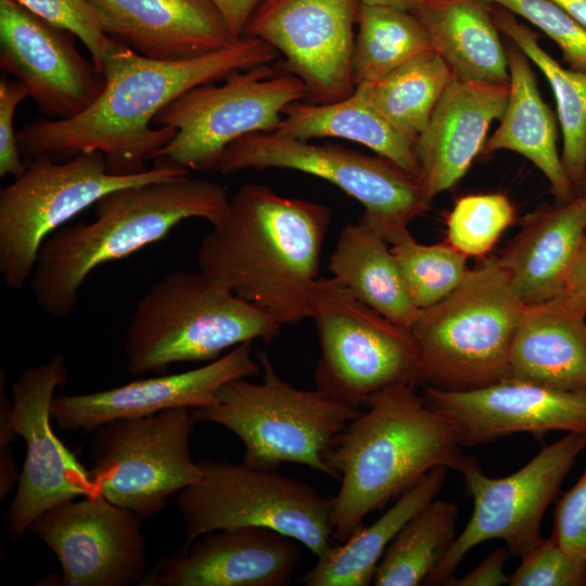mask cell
<instances>
[{
  "label": "cell",
  "instance_id": "obj_1",
  "mask_svg": "<svg viewBox=\"0 0 586 586\" xmlns=\"http://www.w3.org/2000/svg\"><path fill=\"white\" fill-rule=\"evenodd\" d=\"M279 53L267 42L242 37L235 44L201 56L164 61L139 54L114 39L102 72L105 86L98 99L67 119H40L17 132L22 156L72 157L104 154L109 170L130 175L168 144L176 129L151 127L170 102L188 90L222 80L229 74L272 64Z\"/></svg>",
  "mask_w": 586,
  "mask_h": 586
},
{
  "label": "cell",
  "instance_id": "obj_2",
  "mask_svg": "<svg viewBox=\"0 0 586 586\" xmlns=\"http://www.w3.org/2000/svg\"><path fill=\"white\" fill-rule=\"evenodd\" d=\"M331 221L322 204L246 183L229 199L198 254L199 270L259 307L281 327L309 318Z\"/></svg>",
  "mask_w": 586,
  "mask_h": 586
},
{
  "label": "cell",
  "instance_id": "obj_3",
  "mask_svg": "<svg viewBox=\"0 0 586 586\" xmlns=\"http://www.w3.org/2000/svg\"><path fill=\"white\" fill-rule=\"evenodd\" d=\"M417 386L399 383L372 395L330 448L327 464L340 481L330 498L336 544L429 471L441 466L455 470L463 456L448 422Z\"/></svg>",
  "mask_w": 586,
  "mask_h": 586
},
{
  "label": "cell",
  "instance_id": "obj_4",
  "mask_svg": "<svg viewBox=\"0 0 586 586\" xmlns=\"http://www.w3.org/2000/svg\"><path fill=\"white\" fill-rule=\"evenodd\" d=\"M229 198L219 184L189 175L114 190L95 203L94 219L63 226L42 243L28 281L36 304L61 319L99 266L164 239L188 218L219 221Z\"/></svg>",
  "mask_w": 586,
  "mask_h": 586
},
{
  "label": "cell",
  "instance_id": "obj_5",
  "mask_svg": "<svg viewBox=\"0 0 586 586\" xmlns=\"http://www.w3.org/2000/svg\"><path fill=\"white\" fill-rule=\"evenodd\" d=\"M281 326L254 304L199 271L176 270L139 300L124 355L133 375L163 373L177 362L213 361L232 347L273 341Z\"/></svg>",
  "mask_w": 586,
  "mask_h": 586
},
{
  "label": "cell",
  "instance_id": "obj_6",
  "mask_svg": "<svg viewBox=\"0 0 586 586\" xmlns=\"http://www.w3.org/2000/svg\"><path fill=\"white\" fill-rule=\"evenodd\" d=\"M523 306L498 257L481 258L455 291L420 309L410 329L421 383L470 391L511 379L510 353Z\"/></svg>",
  "mask_w": 586,
  "mask_h": 586
},
{
  "label": "cell",
  "instance_id": "obj_7",
  "mask_svg": "<svg viewBox=\"0 0 586 586\" xmlns=\"http://www.w3.org/2000/svg\"><path fill=\"white\" fill-rule=\"evenodd\" d=\"M260 382L239 378L222 385L214 403L193 409L196 421L232 432L244 446L243 462L278 471L296 463L332 477L327 455L361 409L285 382L265 352L257 356Z\"/></svg>",
  "mask_w": 586,
  "mask_h": 586
},
{
  "label": "cell",
  "instance_id": "obj_8",
  "mask_svg": "<svg viewBox=\"0 0 586 586\" xmlns=\"http://www.w3.org/2000/svg\"><path fill=\"white\" fill-rule=\"evenodd\" d=\"M54 160L29 161L24 173L0 191V273L11 290L28 283L46 239L105 194L189 175L166 160H156L152 168L137 174H113L100 152Z\"/></svg>",
  "mask_w": 586,
  "mask_h": 586
},
{
  "label": "cell",
  "instance_id": "obj_9",
  "mask_svg": "<svg viewBox=\"0 0 586 586\" xmlns=\"http://www.w3.org/2000/svg\"><path fill=\"white\" fill-rule=\"evenodd\" d=\"M201 479L177 494L187 549L206 533L243 526L286 535L316 558L332 546L330 499L310 485L243 461L200 460Z\"/></svg>",
  "mask_w": 586,
  "mask_h": 586
},
{
  "label": "cell",
  "instance_id": "obj_10",
  "mask_svg": "<svg viewBox=\"0 0 586 586\" xmlns=\"http://www.w3.org/2000/svg\"><path fill=\"white\" fill-rule=\"evenodd\" d=\"M309 318L320 344L314 373L317 391L361 409L388 386L422 384L411 333L361 303L334 278L318 279Z\"/></svg>",
  "mask_w": 586,
  "mask_h": 586
},
{
  "label": "cell",
  "instance_id": "obj_11",
  "mask_svg": "<svg viewBox=\"0 0 586 586\" xmlns=\"http://www.w3.org/2000/svg\"><path fill=\"white\" fill-rule=\"evenodd\" d=\"M290 169L324 179L364 206L361 222L390 244L431 205L420 181L379 155L339 144L313 143L275 132H253L232 142L215 171Z\"/></svg>",
  "mask_w": 586,
  "mask_h": 586
},
{
  "label": "cell",
  "instance_id": "obj_12",
  "mask_svg": "<svg viewBox=\"0 0 586 586\" xmlns=\"http://www.w3.org/2000/svg\"><path fill=\"white\" fill-rule=\"evenodd\" d=\"M272 64L233 72L220 86L194 87L165 106L156 126L176 129L174 139L152 160H166L187 170H215L225 150L253 132H273L283 109L307 101L305 84Z\"/></svg>",
  "mask_w": 586,
  "mask_h": 586
},
{
  "label": "cell",
  "instance_id": "obj_13",
  "mask_svg": "<svg viewBox=\"0 0 586 586\" xmlns=\"http://www.w3.org/2000/svg\"><path fill=\"white\" fill-rule=\"evenodd\" d=\"M196 422L191 409L174 408L95 428L89 470L99 494L141 518L160 513L203 474L190 449Z\"/></svg>",
  "mask_w": 586,
  "mask_h": 586
},
{
  "label": "cell",
  "instance_id": "obj_14",
  "mask_svg": "<svg viewBox=\"0 0 586 586\" xmlns=\"http://www.w3.org/2000/svg\"><path fill=\"white\" fill-rule=\"evenodd\" d=\"M585 448L586 436L565 433L504 477L486 475L474 458L463 455L455 470L473 499L472 515L425 585H446L466 555L491 539L502 540L510 556L522 559L530 553L543 539L547 507Z\"/></svg>",
  "mask_w": 586,
  "mask_h": 586
},
{
  "label": "cell",
  "instance_id": "obj_15",
  "mask_svg": "<svg viewBox=\"0 0 586 586\" xmlns=\"http://www.w3.org/2000/svg\"><path fill=\"white\" fill-rule=\"evenodd\" d=\"M68 379L64 355L26 368L11 385V420L26 445L17 488L8 510V531L17 539L46 510L78 497L99 495L90 470L54 433L51 405Z\"/></svg>",
  "mask_w": 586,
  "mask_h": 586
},
{
  "label": "cell",
  "instance_id": "obj_16",
  "mask_svg": "<svg viewBox=\"0 0 586 586\" xmlns=\"http://www.w3.org/2000/svg\"><path fill=\"white\" fill-rule=\"evenodd\" d=\"M360 0H262L243 37L260 39L305 84L307 101L328 103L355 90L352 56Z\"/></svg>",
  "mask_w": 586,
  "mask_h": 586
},
{
  "label": "cell",
  "instance_id": "obj_17",
  "mask_svg": "<svg viewBox=\"0 0 586 586\" xmlns=\"http://www.w3.org/2000/svg\"><path fill=\"white\" fill-rule=\"evenodd\" d=\"M142 519L99 494L46 510L27 532L58 558V585L141 586L148 573Z\"/></svg>",
  "mask_w": 586,
  "mask_h": 586
},
{
  "label": "cell",
  "instance_id": "obj_18",
  "mask_svg": "<svg viewBox=\"0 0 586 586\" xmlns=\"http://www.w3.org/2000/svg\"><path fill=\"white\" fill-rule=\"evenodd\" d=\"M75 37L17 0H0V67L55 119L72 118L87 110L105 86L104 74L80 54Z\"/></svg>",
  "mask_w": 586,
  "mask_h": 586
},
{
  "label": "cell",
  "instance_id": "obj_19",
  "mask_svg": "<svg viewBox=\"0 0 586 586\" xmlns=\"http://www.w3.org/2000/svg\"><path fill=\"white\" fill-rule=\"evenodd\" d=\"M425 402L450 425L460 446L514 433L536 437L551 431L586 436V394L508 379L470 391L425 385Z\"/></svg>",
  "mask_w": 586,
  "mask_h": 586
},
{
  "label": "cell",
  "instance_id": "obj_20",
  "mask_svg": "<svg viewBox=\"0 0 586 586\" xmlns=\"http://www.w3.org/2000/svg\"><path fill=\"white\" fill-rule=\"evenodd\" d=\"M252 351V342H245L192 370L137 380L93 393L55 396L51 405L52 421L62 430L93 431L113 420L207 406L215 402L217 392L226 383L262 372Z\"/></svg>",
  "mask_w": 586,
  "mask_h": 586
},
{
  "label": "cell",
  "instance_id": "obj_21",
  "mask_svg": "<svg viewBox=\"0 0 586 586\" xmlns=\"http://www.w3.org/2000/svg\"><path fill=\"white\" fill-rule=\"evenodd\" d=\"M296 543L265 527L213 531L162 559L141 586H284L302 559Z\"/></svg>",
  "mask_w": 586,
  "mask_h": 586
},
{
  "label": "cell",
  "instance_id": "obj_22",
  "mask_svg": "<svg viewBox=\"0 0 586 586\" xmlns=\"http://www.w3.org/2000/svg\"><path fill=\"white\" fill-rule=\"evenodd\" d=\"M509 92V82L453 76L415 144L419 181L429 201L468 173L482 153L492 123L501 118Z\"/></svg>",
  "mask_w": 586,
  "mask_h": 586
},
{
  "label": "cell",
  "instance_id": "obj_23",
  "mask_svg": "<svg viewBox=\"0 0 586 586\" xmlns=\"http://www.w3.org/2000/svg\"><path fill=\"white\" fill-rule=\"evenodd\" d=\"M105 33L141 55L179 61L235 44L209 0H88Z\"/></svg>",
  "mask_w": 586,
  "mask_h": 586
},
{
  "label": "cell",
  "instance_id": "obj_24",
  "mask_svg": "<svg viewBox=\"0 0 586 586\" xmlns=\"http://www.w3.org/2000/svg\"><path fill=\"white\" fill-rule=\"evenodd\" d=\"M562 202L525 217L497 256L511 290L524 305L540 304L560 293L586 240L582 196Z\"/></svg>",
  "mask_w": 586,
  "mask_h": 586
},
{
  "label": "cell",
  "instance_id": "obj_25",
  "mask_svg": "<svg viewBox=\"0 0 586 586\" xmlns=\"http://www.w3.org/2000/svg\"><path fill=\"white\" fill-rule=\"evenodd\" d=\"M510 374L586 394V315L558 296L524 305L512 342Z\"/></svg>",
  "mask_w": 586,
  "mask_h": 586
},
{
  "label": "cell",
  "instance_id": "obj_26",
  "mask_svg": "<svg viewBox=\"0 0 586 586\" xmlns=\"http://www.w3.org/2000/svg\"><path fill=\"white\" fill-rule=\"evenodd\" d=\"M485 0H417L410 12L453 76L509 82L507 49Z\"/></svg>",
  "mask_w": 586,
  "mask_h": 586
},
{
  "label": "cell",
  "instance_id": "obj_27",
  "mask_svg": "<svg viewBox=\"0 0 586 586\" xmlns=\"http://www.w3.org/2000/svg\"><path fill=\"white\" fill-rule=\"evenodd\" d=\"M507 55L508 103L482 153L508 150L523 155L544 174L559 200H570L574 187L559 155L556 122L540 95L531 61L514 43L507 47Z\"/></svg>",
  "mask_w": 586,
  "mask_h": 586
},
{
  "label": "cell",
  "instance_id": "obj_28",
  "mask_svg": "<svg viewBox=\"0 0 586 586\" xmlns=\"http://www.w3.org/2000/svg\"><path fill=\"white\" fill-rule=\"evenodd\" d=\"M302 140L340 138L365 145L419 180L420 166L415 143L399 132L370 102L365 84L345 99L286 105L273 131Z\"/></svg>",
  "mask_w": 586,
  "mask_h": 586
},
{
  "label": "cell",
  "instance_id": "obj_29",
  "mask_svg": "<svg viewBox=\"0 0 586 586\" xmlns=\"http://www.w3.org/2000/svg\"><path fill=\"white\" fill-rule=\"evenodd\" d=\"M447 467H436L404 492L369 526L332 545L300 578L306 586H368L386 548L399 531L423 510L443 488Z\"/></svg>",
  "mask_w": 586,
  "mask_h": 586
},
{
  "label": "cell",
  "instance_id": "obj_30",
  "mask_svg": "<svg viewBox=\"0 0 586 586\" xmlns=\"http://www.w3.org/2000/svg\"><path fill=\"white\" fill-rule=\"evenodd\" d=\"M388 244L361 221L347 225L330 256L329 271L361 303L410 332L420 309Z\"/></svg>",
  "mask_w": 586,
  "mask_h": 586
},
{
  "label": "cell",
  "instance_id": "obj_31",
  "mask_svg": "<svg viewBox=\"0 0 586 586\" xmlns=\"http://www.w3.org/2000/svg\"><path fill=\"white\" fill-rule=\"evenodd\" d=\"M497 28L536 65L547 78L557 103L563 148L562 164L573 187L586 178V73L562 67L510 11L492 10Z\"/></svg>",
  "mask_w": 586,
  "mask_h": 586
},
{
  "label": "cell",
  "instance_id": "obj_32",
  "mask_svg": "<svg viewBox=\"0 0 586 586\" xmlns=\"http://www.w3.org/2000/svg\"><path fill=\"white\" fill-rule=\"evenodd\" d=\"M357 25L352 56L355 87L378 81L433 51L424 27L408 10L361 3Z\"/></svg>",
  "mask_w": 586,
  "mask_h": 586
},
{
  "label": "cell",
  "instance_id": "obj_33",
  "mask_svg": "<svg viewBox=\"0 0 586 586\" xmlns=\"http://www.w3.org/2000/svg\"><path fill=\"white\" fill-rule=\"evenodd\" d=\"M458 506L434 499L396 535L374 573L377 586L425 585L456 540Z\"/></svg>",
  "mask_w": 586,
  "mask_h": 586
},
{
  "label": "cell",
  "instance_id": "obj_34",
  "mask_svg": "<svg viewBox=\"0 0 586 586\" xmlns=\"http://www.w3.org/2000/svg\"><path fill=\"white\" fill-rule=\"evenodd\" d=\"M451 78L447 64L431 51L365 85L378 112L416 144Z\"/></svg>",
  "mask_w": 586,
  "mask_h": 586
},
{
  "label": "cell",
  "instance_id": "obj_35",
  "mask_svg": "<svg viewBox=\"0 0 586 586\" xmlns=\"http://www.w3.org/2000/svg\"><path fill=\"white\" fill-rule=\"evenodd\" d=\"M391 245L409 295L419 309L449 295L470 270L468 257L447 242L421 244L407 232Z\"/></svg>",
  "mask_w": 586,
  "mask_h": 586
},
{
  "label": "cell",
  "instance_id": "obj_36",
  "mask_svg": "<svg viewBox=\"0 0 586 586\" xmlns=\"http://www.w3.org/2000/svg\"><path fill=\"white\" fill-rule=\"evenodd\" d=\"M514 217L513 204L502 193L462 196L447 216L446 242L467 257H486Z\"/></svg>",
  "mask_w": 586,
  "mask_h": 586
},
{
  "label": "cell",
  "instance_id": "obj_37",
  "mask_svg": "<svg viewBox=\"0 0 586 586\" xmlns=\"http://www.w3.org/2000/svg\"><path fill=\"white\" fill-rule=\"evenodd\" d=\"M518 14L544 31L574 71L586 73V28L551 0H485Z\"/></svg>",
  "mask_w": 586,
  "mask_h": 586
},
{
  "label": "cell",
  "instance_id": "obj_38",
  "mask_svg": "<svg viewBox=\"0 0 586 586\" xmlns=\"http://www.w3.org/2000/svg\"><path fill=\"white\" fill-rule=\"evenodd\" d=\"M17 1L51 25L75 35L89 51L93 63L102 71L103 61L114 43V38L105 33L99 13L88 0Z\"/></svg>",
  "mask_w": 586,
  "mask_h": 586
},
{
  "label": "cell",
  "instance_id": "obj_39",
  "mask_svg": "<svg viewBox=\"0 0 586 586\" xmlns=\"http://www.w3.org/2000/svg\"><path fill=\"white\" fill-rule=\"evenodd\" d=\"M520 560L509 586H586V559L564 549L552 535Z\"/></svg>",
  "mask_w": 586,
  "mask_h": 586
},
{
  "label": "cell",
  "instance_id": "obj_40",
  "mask_svg": "<svg viewBox=\"0 0 586 586\" xmlns=\"http://www.w3.org/2000/svg\"><path fill=\"white\" fill-rule=\"evenodd\" d=\"M551 535L564 549L586 559V470L556 502Z\"/></svg>",
  "mask_w": 586,
  "mask_h": 586
},
{
  "label": "cell",
  "instance_id": "obj_41",
  "mask_svg": "<svg viewBox=\"0 0 586 586\" xmlns=\"http://www.w3.org/2000/svg\"><path fill=\"white\" fill-rule=\"evenodd\" d=\"M28 95L25 87L17 80H0V176H13L24 173L27 164L18 146L17 133L14 132V117L18 104Z\"/></svg>",
  "mask_w": 586,
  "mask_h": 586
},
{
  "label": "cell",
  "instance_id": "obj_42",
  "mask_svg": "<svg viewBox=\"0 0 586 586\" xmlns=\"http://www.w3.org/2000/svg\"><path fill=\"white\" fill-rule=\"evenodd\" d=\"M0 390V498L8 495L13 484L18 481L17 467L14 461L12 443L17 436L14 432L11 410L12 399L3 388L5 373L1 370Z\"/></svg>",
  "mask_w": 586,
  "mask_h": 586
},
{
  "label": "cell",
  "instance_id": "obj_43",
  "mask_svg": "<svg viewBox=\"0 0 586 586\" xmlns=\"http://www.w3.org/2000/svg\"><path fill=\"white\" fill-rule=\"evenodd\" d=\"M510 556L507 547L497 548L482 560L471 572L447 582L448 586H499L508 585L509 575L505 566Z\"/></svg>",
  "mask_w": 586,
  "mask_h": 586
},
{
  "label": "cell",
  "instance_id": "obj_44",
  "mask_svg": "<svg viewBox=\"0 0 586 586\" xmlns=\"http://www.w3.org/2000/svg\"><path fill=\"white\" fill-rule=\"evenodd\" d=\"M556 296L586 315V240L571 266L562 290Z\"/></svg>",
  "mask_w": 586,
  "mask_h": 586
},
{
  "label": "cell",
  "instance_id": "obj_45",
  "mask_svg": "<svg viewBox=\"0 0 586 586\" xmlns=\"http://www.w3.org/2000/svg\"><path fill=\"white\" fill-rule=\"evenodd\" d=\"M235 38H242L247 21L262 0H209Z\"/></svg>",
  "mask_w": 586,
  "mask_h": 586
},
{
  "label": "cell",
  "instance_id": "obj_46",
  "mask_svg": "<svg viewBox=\"0 0 586 586\" xmlns=\"http://www.w3.org/2000/svg\"><path fill=\"white\" fill-rule=\"evenodd\" d=\"M586 28V0H551Z\"/></svg>",
  "mask_w": 586,
  "mask_h": 586
},
{
  "label": "cell",
  "instance_id": "obj_47",
  "mask_svg": "<svg viewBox=\"0 0 586 586\" xmlns=\"http://www.w3.org/2000/svg\"><path fill=\"white\" fill-rule=\"evenodd\" d=\"M364 4L369 5H387L403 10H408L413 7L417 0H360Z\"/></svg>",
  "mask_w": 586,
  "mask_h": 586
},
{
  "label": "cell",
  "instance_id": "obj_48",
  "mask_svg": "<svg viewBox=\"0 0 586 586\" xmlns=\"http://www.w3.org/2000/svg\"><path fill=\"white\" fill-rule=\"evenodd\" d=\"M584 184H585V190H584V192H583V194L581 196H582V199L584 201L585 209H586V178H585Z\"/></svg>",
  "mask_w": 586,
  "mask_h": 586
}]
</instances>
